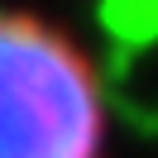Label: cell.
Here are the masks:
<instances>
[{
    "label": "cell",
    "instance_id": "cell-1",
    "mask_svg": "<svg viewBox=\"0 0 158 158\" xmlns=\"http://www.w3.org/2000/svg\"><path fill=\"white\" fill-rule=\"evenodd\" d=\"M0 158H115L101 53L29 0H0Z\"/></svg>",
    "mask_w": 158,
    "mask_h": 158
}]
</instances>
